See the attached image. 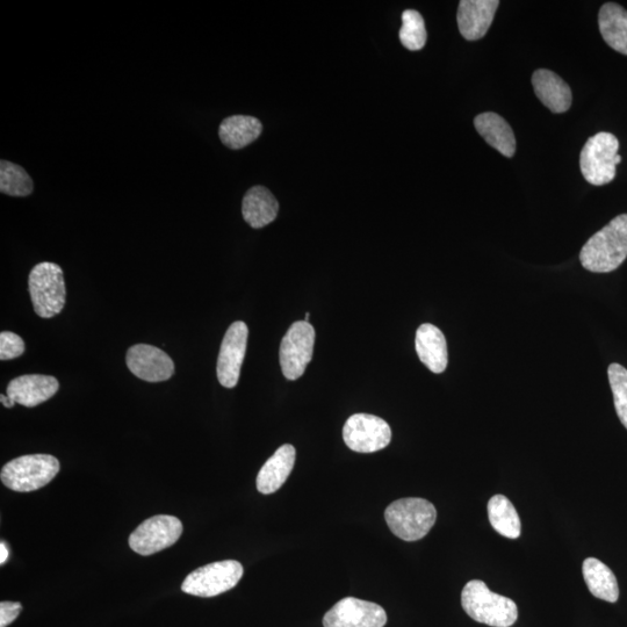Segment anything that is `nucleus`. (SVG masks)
Listing matches in <instances>:
<instances>
[{
    "mask_svg": "<svg viewBox=\"0 0 627 627\" xmlns=\"http://www.w3.org/2000/svg\"><path fill=\"white\" fill-rule=\"evenodd\" d=\"M475 129L490 147L506 157L516 153V139L513 129L499 114L487 112L478 115L474 120Z\"/></svg>",
    "mask_w": 627,
    "mask_h": 627,
    "instance_id": "obj_20",
    "label": "nucleus"
},
{
    "mask_svg": "<svg viewBox=\"0 0 627 627\" xmlns=\"http://www.w3.org/2000/svg\"><path fill=\"white\" fill-rule=\"evenodd\" d=\"M262 132V122L249 115H233L223 120L219 128L222 143L234 150L249 146Z\"/></svg>",
    "mask_w": 627,
    "mask_h": 627,
    "instance_id": "obj_21",
    "label": "nucleus"
},
{
    "mask_svg": "<svg viewBox=\"0 0 627 627\" xmlns=\"http://www.w3.org/2000/svg\"><path fill=\"white\" fill-rule=\"evenodd\" d=\"M497 0H463L460 2L457 20L460 34L467 41H477L487 34L493 24Z\"/></svg>",
    "mask_w": 627,
    "mask_h": 627,
    "instance_id": "obj_14",
    "label": "nucleus"
},
{
    "mask_svg": "<svg viewBox=\"0 0 627 627\" xmlns=\"http://www.w3.org/2000/svg\"><path fill=\"white\" fill-rule=\"evenodd\" d=\"M60 472V461L50 454H28L7 463L0 474L4 486L18 493L45 487Z\"/></svg>",
    "mask_w": 627,
    "mask_h": 627,
    "instance_id": "obj_4",
    "label": "nucleus"
},
{
    "mask_svg": "<svg viewBox=\"0 0 627 627\" xmlns=\"http://www.w3.org/2000/svg\"><path fill=\"white\" fill-rule=\"evenodd\" d=\"M399 36L402 45L408 50H412V52H417V50L424 48L428 34L427 30H425L424 19L420 13L415 10L403 12Z\"/></svg>",
    "mask_w": 627,
    "mask_h": 627,
    "instance_id": "obj_26",
    "label": "nucleus"
},
{
    "mask_svg": "<svg viewBox=\"0 0 627 627\" xmlns=\"http://www.w3.org/2000/svg\"><path fill=\"white\" fill-rule=\"evenodd\" d=\"M243 576V566L236 560L213 562L187 575L184 593L198 597H214L236 587Z\"/></svg>",
    "mask_w": 627,
    "mask_h": 627,
    "instance_id": "obj_7",
    "label": "nucleus"
},
{
    "mask_svg": "<svg viewBox=\"0 0 627 627\" xmlns=\"http://www.w3.org/2000/svg\"><path fill=\"white\" fill-rule=\"evenodd\" d=\"M28 284L34 311L42 319H52L62 312L67 291L59 265L45 262L34 266Z\"/></svg>",
    "mask_w": 627,
    "mask_h": 627,
    "instance_id": "obj_5",
    "label": "nucleus"
},
{
    "mask_svg": "<svg viewBox=\"0 0 627 627\" xmlns=\"http://www.w3.org/2000/svg\"><path fill=\"white\" fill-rule=\"evenodd\" d=\"M315 329L306 321L294 322L281 341L279 359L281 371L288 380H298L312 362Z\"/></svg>",
    "mask_w": 627,
    "mask_h": 627,
    "instance_id": "obj_8",
    "label": "nucleus"
},
{
    "mask_svg": "<svg viewBox=\"0 0 627 627\" xmlns=\"http://www.w3.org/2000/svg\"><path fill=\"white\" fill-rule=\"evenodd\" d=\"M488 517L494 530L501 536L520 538L522 525L514 504L504 495H495L488 502Z\"/></svg>",
    "mask_w": 627,
    "mask_h": 627,
    "instance_id": "obj_24",
    "label": "nucleus"
},
{
    "mask_svg": "<svg viewBox=\"0 0 627 627\" xmlns=\"http://www.w3.org/2000/svg\"><path fill=\"white\" fill-rule=\"evenodd\" d=\"M343 439L352 451L373 453L387 448L392 441V430L383 418L355 414L344 425Z\"/></svg>",
    "mask_w": 627,
    "mask_h": 627,
    "instance_id": "obj_10",
    "label": "nucleus"
},
{
    "mask_svg": "<svg viewBox=\"0 0 627 627\" xmlns=\"http://www.w3.org/2000/svg\"><path fill=\"white\" fill-rule=\"evenodd\" d=\"M416 352L421 362L431 372L443 373L448 367V344L445 336L434 324L424 323L417 329Z\"/></svg>",
    "mask_w": 627,
    "mask_h": 627,
    "instance_id": "obj_16",
    "label": "nucleus"
},
{
    "mask_svg": "<svg viewBox=\"0 0 627 627\" xmlns=\"http://www.w3.org/2000/svg\"><path fill=\"white\" fill-rule=\"evenodd\" d=\"M279 204L273 194L264 186H254L245 193L242 214L245 222L252 228L259 229L275 221Z\"/></svg>",
    "mask_w": 627,
    "mask_h": 627,
    "instance_id": "obj_19",
    "label": "nucleus"
},
{
    "mask_svg": "<svg viewBox=\"0 0 627 627\" xmlns=\"http://www.w3.org/2000/svg\"><path fill=\"white\" fill-rule=\"evenodd\" d=\"M59 388V381L54 377L27 374V376L13 379L7 386L6 393L11 400L19 403V405L33 408L52 399Z\"/></svg>",
    "mask_w": 627,
    "mask_h": 627,
    "instance_id": "obj_15",
    "label": "nucleus"
},
{
    "mask_svg": "<svg viewBox=\"0 0 627 627\" xmlns=\"http://www.w3.org/2000/svg\"><path fill=\"white\" fill-rule=\"evenodd\" d=\"M21 610H23V605L18 602L0 603V627H7L16 621Z\"/></svg>",
    "mask_w": 627,
    "mask_h": 627,
    "instance_id": "obj_29",
    "label": "nucleus"
},
{
    "mask_svg": "<svg viewBox=\"0 0 627 627\" xmlns=\"http://www.w3.org/2000/svg\"><path fill=\"white\" fill-rule=\"evenodd\" d=\"M183 533V524L177 517L158 515L144 521L136 529L128 543L131 549L148 557L175 545Z\"/></svg>",
    "mask_w": 627,
    "mask_h": 627,
    "instance_id": "obj_9",
    "label": "nucleus"
},
{
    "mask_svg": "<svg viewBox=\"0 0 627 627\" xmlns=\"http://www.w3.org/2000/svg\"><path fill=\"white\" fill-rule=\"evenodd\" d=\"M297 451L291 444H285L266 461L257 477L259 493L269 495L278 492L283 487L293 471Z\"/></svg>",
    "mask_w": 627,
    "mask_h": 627,
    "instance_id": "obj_17",
    "label": "nucleus"
},
{
    "mask_svg": "<svg viewBox=\"0 0 627 627\" xmlns=\"http://www.w3.org/2000/svg\"><path fill=\"white\" fill-rule=\"evenodd\" d=\"M7 558H9V550L4 543L0 544V564L4 565Z\"/></svg>",
    "mask_w": 627,
    "mask_h": 627,
    "instance_id": "obj_30",
    "label": "nucleus"
},
{
    "mask_svg": "<svg viewBox=\"0 0 627 627\" xmlns=\"http://www.w3.org/2000/svg\"><path fill=\"white\" fill-rule=\"evenodd\" d=\"M128 369L148 383L167 381L175 373V364L167 352L148 344H136L128 350Z\"/></svg>",
    "mask_w": 627,
    "mask_h": 627,
    "instance_id": "obj_13",
    "label": "nucleus"
},
{
    "mask_svg": "<svg viewBox=\"0 0 627 627\" xmlns=\"http://www.w3.org/2000/svg\"><path fill=\"white\" fill-rule=\"evenodd\" d=\"M249 329L247 324L236 321L227 330L218 358L219 383L226 388L239 384L245 352H247Z\"/></svg>",
    "mask_w": 627,
    "mask_h": 627,
    "instance_id": "obj_12",
    "label": "nucleus"
},
{
    "mask_svg": "<svg viewBox=\"0 0 627 627\" xmlns=\"http://www.w3.org/2000/svg\"><path fill=\"white\" fill-rule=\"evenodd\" d=\"M618 149L619 142L610 133H598L587 141L581 151L580 167L588 183L602 186L615 179Z\"/></svg>",
    "mask_w": 627,
    "mask_h": 627,
    "instance_id": "obj_6",
    "label": "nucleus"
},
{
    "mask_svg": "<svg viewBox=\"0 0 627 627\" xmlns=\"http://www.w3.org/2000/svg\"><path fill=\"white\" fill-rule=\"evenodd\" d=\"M386 623L383 607L355 597L343 598L323 618L324 627H384Z\"/></svg>",
    "mask_w": 627,
    "mask_h": 627,
    "instance_id": "obj_11",
    "label": "nucleus"
},
{
    "mask_svg": "<svg viewBox=\"0 0 627 627\" xmlns=\"http://www.w3.org/2000/svg\"><path fill=\"white\" fill-rule=\"evenodd\" d=\"M627 257V214L618 215L583 245L580 261L586 270L609 273Z\"/></svg>",
    "mask_w": 627,
    "mask_h": 627,
    "instance_id": "obj_1",
    "label": "nucleus"
},
{
    "mask_svg": "<svg viewBox=\"0 0 627 627\" xmlns=\"http://www.w3.org/2000/svg\"><path fill=\"white\" fill-rule=\"evenodd\" d=\"M582 571L589 592L593 596L609 603L618 601V582L607 565L598 559L588 558L583 562Z\"/></svg>",
    "mask_w": 627,
    "mask_h": 627,
    "instance_id": "obj_23",
    "label": "nucleus"
},
{
    "mask_svg": "<svg viewBox=\"0 0 627 627\" xmlns=\"http://www.w3.org/2000/svg\"><path fill=\"white\" fill-rule=\"evenodd\" d=\"M25 343L19 335L3 331L0 334V359L11 360L24 355Z\"/></svg>",
    "mask_w": 627,
    "mask_h": 627,
    "instance_id": "obj_28",
    "label": "nucleus"
},
{
    "mask_svg": "<svg viewBox=\"0 0 627 627\" xmlns=\"http://www.w3.org/2000/svg\"><path fill=\"white\" fill-rule=\"evenodd\" d=\"M608 376L617 415L627 429V370L622 365L611 364Z\"/></svg>",
    "mask_w": 627,
    "mask_h": 627,
    "instance_id": "obj_27",
    "label": "nucleus"
},
{
    "mask_svg": "<svg viewBox=\"0 0 627 627\" xmlns=\"http://www.w3.org/2000/svg\"><path fill=\"white\" fill-rule=\"evenodd\" d=\"M308 320H309V313H307L305 317V321L308 322Z\"/></svg>",
    "mask_w": 627,
    "mask_h": 627,
    "instance_id": "obj_32",
    "label": "nucleus"
},
{
    "mask_svg": "<svg viewBox=\"0 0 627 627\" xmlns=\"http://www.w3.org/2000/svg\"><path fill=\"white\" fill-rule=\"evenodd\" d=\"M461 605L475 622L493 627L513 626L518 618L516 603L508 597L493 593L480 580L467 583L461 593Z\"/></svg>",
    "mask_w": 627,
    "mask_h": 627,
    "instance_id": "obj_2",
    "label": "nucleus"
},
{
    "mask_svg": "<svg viewBox=\"0 0 627 627\" xmlns=\"http://www.w3.org/2000/svg\"><path fill=\"white\" fill-rule=\"evenodd\" d=\"M602 38L616 52L627 55V11L616 3H607L598 14Z\"/></svg>",
    "mask_w": 627,
    "mask_h": 627,
    "instance_id": "obj_22",
    "label": "nucleus"
},
{
    "mask_svg": "<svg viewBox=\"0 0 627 627\" xmlns=\"http://www.w3.org/2000/svg\"><path fill=\"white\" fill-rule=\"evenodd\" d=\"M385 520L394 535L406 542H416L428 535L437 520V510L431 502L408 497L389 504Z\"/></svg>",
    "mask_w": 627,
    "mask_h": 627,
    "instance_id": "obj_3",
    "label": "nucleus"
},
{
    "mask_svg": "<svg viewBox=\"0 0 627 627\" xmlns=\"http://www.w3.org/2000/svg\"><path fill=\"white\" fill-rule=\"evenodd\" d=\"M33 189V180L24 168L7 161L0 162V192L11 197H27Z\"/></svg>",
    "mask_w": 627,
    "mask_h": 627,
    "instance_id": "obj_25",
    "label": "nucleus"
},
{
    "mask_svg": "<svg viewBox=\"0 0 627 627\" xmlns=\"http://www.w3.org/2000/svg\"><path fill=\"white\" fill-rule=\"evenodd\" d=\"M536 96L553 113H565L572 105V91L568 84L554 72L539 69L532 75Z\"/></svg>",
    "mask_w": 627,
    "mask_h": 627,
    "instance_id": "obj_18",
    "label": "nucleus"
},
{
    "mask_svg": "<svg viewBox=\"0 0 627 627\" xmlns=\"http://www.w3.org/2000/svg\"><path fill=\"white\" fill-rule=\"evenodd\" d=\"M0 401H2L3 405L6 408H12L14 405H16V402H14L13 400H11L9 398V396H5V395H0Z\"/></svg>",
    "mask_w": 627,
    "mask_h": 627,
    "instance_id": "obj_31",
    "label": "nucleus"
}]
</instances>
